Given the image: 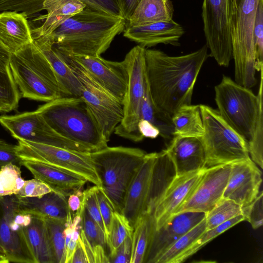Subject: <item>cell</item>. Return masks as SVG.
Here are the masks:
<instances>
[{
  "label": "cell",
  "mask_w": 263,
  "mask_h": 263,
  "mask_svg": "<svg viewBox=\"0 0 263 263\" xmlns=\"http://www.w3.org/2000/svg\"><path fill=\"white\" fill-rule=\"evenodd\" d=\"M36 110L57 133L90 152L107 146L108 141L82 98L60 97L40 106Z\"/></svg>",
  "instance_id": "obj_4"
},
{
  "label": "cell",
  "mask_w": 263,
  "mask_h": 263,
  "mask_svg": "<svg viewBox=\"0 0 263 263\" xmlns=\"http://www.w3.org/2000/svg\"><path fill=\"white\" fill-rule=\"evenodd\" d=\"M82 229L93 251L97 246L107 248L106 235L99 226L90 217L84 208L82 212ZM94 257V256H93Z\"/></svg>",
  "instance_id": "obj_40"
},
{
  "label": "cell",
  "mask_w": 263,
  "mask_h": 263,
  "mask_svg": "<svg viewBox=\"0 0 263 263\" xmlns=\"http://www.w3.org/2000/svg\"><path fill=\"white\" fill-rule=\"evenodd\" d=\"M86 6L79 0H45L43 10L47 14L40 27L31 30L33 39L50 35L66 20L82 11Z\"/></svg>",
  "instance_id": "obj_26"
},
{
  "label": "cell",
  "mask_w": 263,
  "mask_h": 263,
  "mask_svg": "<svg viewBox=\"0 0 263 263\" xmlns=\"http://www.w3.org/2000/svg\"><path fill=\"white\" fill-rule=\"evenodd\" d=\"M23 231L34 263H56L44 219L31 215Z\"/></svg>",
  "instance_id": "obj_28"
},
{
  "label": "cell",
  "mask_w": 263,
  "mask_h": 263,
  "mask_svg": "<svg viewBox=\"0 0 263 263\" xmlns=\"http://www.w3.org/2000/svg\"><path fill=\"white\" fill-rule=\"evenodd\" d=\"M132 236L127 237L109 256V262L130 263L132 255Z\"/></svg>",
  "instance_id": "obj_49"
},
{
  "label": "cell",
  "mask_w": 263,
  "mask_h": 263,
  "mask_svg": "<svg viewBox=\"0 0 263 263\" xmlns=\"http://www.w3.org/2000/svg\"><path fill=\"white\" fill-rule=\"evenodd\" d=\"M206 230L205 218L179 238L162 254L156 263H177L180 256Z\"/></svg>",
  "instance_id": "obj_34"
},
{
  "label": "cell",
  "mask_w": 263,
  "mask_h": 263,
  "mask_svg": "<svg viewBox=\"0 0 263 263\" xmlns=\"http://www.w3.org/2000/svg\"><path fill=\"white\" fill-rule=\"evenodd\" d=\"M16 153L22 160L36 161L76 173L101 187L90 152H81L24 140H17Z\"/></svg>",
  "instance_id": "obj_13"
},
{
  "label": "cell",
  "mask_w": 263,
  "mask_h": 263,
  "mask_svg": "<svg viewBox=\"0 0 263 263\" xmlns=\"http://www.w3.org/2000/svg\"><path fill=\"white\" fill-rule=\"evenodd\" d=\"M253 41L257 71L262 68L263 62V0H259L253 28Z\"/></svg>",
  "instance_id": "obj_42"
},
{
  "label": "cell",
  "mask_w": 263,
  "mask_h": 263,
  "mask_svg": "<svg viewBox=\"0 0 263 263\" xmlns=\"http://www.w3.org/2000/svg\"><path fill=\"white\" fill-rule=\"evenodd\" d=\"M22 159L16 153V145L7 143L0 139V170L9 163L21 165Z\"/></svg>",
  "instance_id": "obj_48"
},
{
  "label": "cell",
  "mask_w": 263,
  "mask_h": 263,
  "mask_svg": "<svg viewBox=\"0 0 263 263\" xmlns=\"http://www.w3.org/2000/svg\"><path fill=\"white\" fill-rule=\"evenodd\" d=\"M231 169V164L206 168L195 189L176 214L186 211L207 213L210 211L223 198Z\"/></svg>",
  "instance_id": "obj_17"
},
{
  "label": "cell",
  "mask_w": 263,
  "mask_h": 263,
  "mask_svg": "<svg viewBox=\"0 0 263 263\" xmlns=\"http://www.w3.org/2000/svg\"><path fill=\"white\" fill-rule=\"evenodd\" d=\"M146 154L138 148L108 146L90 152L101 187L116 211L121 213L127 189Z\"/></svg>",
  "instance_id": "obj_5"
},
{
  "label": "cell",
  "mask_w": 263,
  "mask_h": 263,
  "mask_svg": "<svg viewBox=\"0 0 263 263\" xmlns=\"http://www.w3.org/2000/svg\"><path fill=\"white\" fill-rule=\"evenodd\" d=\"M82 188L75 191L67 197L68 208L71 214L73 213L72 216L78 213L83 206V191H82Z\"/></svg>",
  "instance_id": "obj_50"
},
{
  "label": "cell",
  "mask_w": 263,
  "mask_h": 263,
  "mask_svg": "<svg viewBox=\"0 0 263 263\" xmlns=\"http://www.w3.org/2000/svg\"><path fill=\"white\" fill-rule=\"evenodd\" d=\"M241 214V206L233 200L222 198L206 213V230L216 227Z\"/></svg>",
  "instance_id": "obj_36"
},
{
  "label": "cell",
  "mask_w": 263,
  "mask_h": 263,
  "mask_svg": "<svg viewBox=\"0 0 263 263\" xmlns=\"http://www.w3.org/2000/svg\"><path fill=\"white\" fill-rule=\"evenodd\" d=\"M138 129L144 138H156L160 134L157 128L150 122L142 119L139 121Z\"/></svg>",
  "instance_id": "obj_51"
},
{
  "label": "cell",
  "mask_w": 263,
  "mask_h": 263,
  "mask_svg": "<svg viewBox=\"0 0 263 263\" xmlns=\"http://www.w3.org/2000/svg\"><path fill=\"white\" fill-rule=\"evenodd\" d=\"M89 263L86 252L79 236L70 263Z\"/></svg>",
  "instance_id": "obj_52"
},
{
  "label": "cell",
  "mask_w": 263,
  "mask_h": 263,
  "mask_svg": "<svg viewBox=\"0 0 263 263\" xmlns=\"http://www.w3.org/2000/svg\"><path fill=\"white\" fill-rule=\"evenodd\" d=\"M91 10L111 16L123 17L120 0H79Z\"/></svg>",
  "instance_id": "obj_45"
},
{
  "label": "cell",
  "mask_w": 263,
  "mask_h": 263,
  "mask_svg": "<svg viewBox=\"0 0 263 263\" xmlns=\"http://www.w3.org/2000/svg\"><path fill=\"white\" fill-rule=\"evenodd\" d=\"M174 136L201 137L204 128L199 105H186L172 116Z\"/></svg>",
  "instance_id": "obj_30"
},
{
  "label": "cell",
  "mask_w": 263,
  "mask_h": 263,
  "mask_svg": "<svg viewBox=\"0 0 263 263\" xmlns=\"http://www.w3.org/2000/svg\"><path fill=\"white\" fill-rule=\"evenodd\" d=\"M199 107L204 128L201 138L205 152V168L250 158L247 142L218 111L206 105H199Z\"/></svg>",
  "instance_id": "obj_9"
},
{
  "label": "cell",
  "mask_w": 263,
  "mask_h": 263,
  "mask_svg": "<svg viewBox=\"0 0 263 263\" xmlns=\"http://www.w3.org/2000/svg\"><path fill=\"white\" fill-rule=\"evenodd\" d=\"M97 186L94 185L83 191V204L90 217L99 226L106 235L96 196Z\"/></svg>",
  "instance_id": "obj_44"
},
{
  "label": "cell",
  "mask_w": 263,
  "mask_h": 263,
  "mask_svg": "<svg viewBox=\"0 0 263 263\" xmlns=\"http://www.w3.org/2000/svg\"><path fill=\"white\" fill-rule=\"evenodd\" d=\"M150 122L159 131V135L164 139H172L174 137V127L172 116L159 109L154 105L148 89L147 81L142 100L139 120Z\"/></svg>",
  "instance_id": "obj_31"
},
{
  "label": "cell",
  "mask_w": 263,
  "mask_h": 263,
  "mask_svg": "<svg viewBox=\"0 0 263 263\" xmlns=\"http://www.w3.org/2000/svg\"><path fill=\"white\" fill-rule=\"evenodd\" d=\"M206 215V213L201 212H183L174 215L157 229L153 226L145 262L156 263L162 254L204 219Z\"/></svg>",
  "instance_id": "obj_18"
},
{
  "label": "cell",
  "mask_w": 263,
  "mask_h": 263,
  "mask_svg": "<svg viewBox=\"0 0 263 263\" xmlns=\"http://www.w3.org/2000/svg\"><path fill=\"white\" fill-rule=\"evenodd\" d=\"M33 42L46 57L58 80L63 97H81L82 85L71 67L55 50L49 36L33 39Z\"/></svg>",
  "instance_id": "obj_24"
},
{
  "label": "cell",
  "mask_w": 263,
  "mask_h": 263,
  "mask_svg": "<svg viewBox=\"0 0 263 263\" xmlns=\"http://www.w3.org/2000/svg\"><path fill=\"white\" fill-rule=\"evenodd\" d=\"M19 166L9 163L0 170V197L16 195L24 185Z\"/></svg>",
  "instance_id": "obj_39"
},
{
  "label": "cell",
  "mask_w": 263,
  "mask_h": 263,
  "mask_svg": "<svg viewBox=\"0 0 263 263\" xmlns=\"http://www.w3.org/2000/svg\"><path fill=\"white\" fill-rule=\"evenodd\" d=\"M123 35L144 48L159 44L179 46L184 33L183 27L173 19L149 24L125 26Z\"/></svg>",
  "instance_id": "obj_23"
},
{
  "label": "cell",
  "mask_w": 263,
  "mask_h": 263,
  "mask_svg": "<svg viewBox=\"0 0 263 263\" xmlns=\"http://www.w3.org/2000/svg\"><path fill=\"white\" fill-rule=\"evenodd\" d=\"M9 262L5 255L0 252V263H8Z\"/></svg>",
  "instance_id": "obj_55"
},
{
  "label": "cell",
  "mask_w": 263,
  "mask_h": 263,
  "mask_svg": "<svg viewBox=\"0 0 263 263\" xmlns=\"http://www.w3.org/2000/svg\"><path fill=\"white\" fill-rule=\"evenodd\" d=\"M96 196L101 215L105 228L107 238L112 214L115 210L110 201L101 187H97Z\"/></svg>",
  "instance_id": "obj_47"
},
{
  "label": "cell",
  "mask_w": 263,
  "mask_h": 263,
  "mask_svg": "<svg viewBox=\"0 0 263 263\" xmlns=\"http://www.w3.org/2000/svg\"><path fill=\"white\" fill-rule=\"evenodd\" d=\"M54 47L81 82V98L86 102L104 137L109 141L116 127L123 118V103L96 82L77 62Z\"/></svg>",
  "instance_id": "obj_11"
},
{
  "label": "cell",
  "mask_w": 263,
  "mask_h": 263,
  "mask_svg": "<svg viewBox=\"0 0 263 263\" xmlns=\"http://www.w3.org/2000/svg\"><path fill=\"white\" fill-rule=\"evenodd\" d=\"M133 228L128 220L121 213L115 211L106 238L109 255H111L128 236H132Z\"/></svg>",
  "instance_id": "obj_35"
},
{
  "label": "cell",
  "mask_w": 263,
  "mask_h": 263,
  "mask_svg": "<svg viewBox=\"0 0 263 263\" xmlns=\"http://www.w3.org/2000/svg\"><path fill=\"white\" fill-rule=\"evenodd\" d=\"M259 0H235L231 23L235 81L247 88L257 82L253 28Z\"/></svg>",
  "instance_id": "obj_8"
},
{
  "label": "cell",
  "mask_w": 263,
  "mask_h": 263,
  "mask_svg": "<svg viewBox=\"0 0 263 263\" xmlns=\"http://www.w3.org/2000/svg\"><path fill=\"white\" fill-rule=\"evenodd\" d=\"M171 0H140L126 21L125 26H137L173 19Z\"/></svg>",
  "instance_id": "obj_29"
},
{
  "label": "cell",
  "mask_w": 263,
  "mask_h": 263,
  "mask_svg": "<svg viewBox=\"0 0 263 263\" xmlns=\"http://www.w3.org/2000/svg\"><path fill=\"white\" fill-rule=\"evenodd\" d=\"M262 195L261 191L253 201L247 205L242 207V215L245 220L248 221L254 229L262 226Z\"/></svg>",
  "instance_id": "obj_43"
},
{
  "label": "cell",
  "mask_w": 263,
  "mask_h": 263,
  "mask_svg": "<svg viewBox=\"0 0 263 263\" xmlns=\"http://www.w3.org/2000/svg\"><path fill=\"white\" fill-rule=\"evenodd\" d=\"M153 216L142 217L133 229L130 263H144L152 231Z\"/></svg>",
  "instance_id": "obj_33"
},
{
  "label": "cell",
  "mask_w": 263,
  "mask_h": 263,
  "mask_svg": "<svg viewBox=\"0 0 263 263\" xmlns=\"http://www.w3.org/2000/svg\"><path fill=\"white\" fill-rule=\"evenodd\" d=\"M126 21L85 7L48 35L58 49L71 54L100 56L116 35L124 31Z\"/></svg>",
  "instance_id": "obj_2"
},
{
  "label": "cell",
  "mask_w": 263,
  "mask_h": 263,
  "mask_svg": "<svg viewBox=\"0 0 263 263\" xmlns=\"http://www.w3.org/2000/svg\"><path fill=\"white\" fill-rule=\"evenodd\" d=\"M0 252L3 253L5 254L3 249L2 248V247L0 246Z\"/></svg>",
  "instance_id": "obj_56"
},
{
  "label": "cell",
  "mask_w": 263,
  "mask_h": 263,
  "mask_svg": "<svg viewBox=\"0 0 263 263\" xmlns=\"http://www.w3.org/2000/svg\"><path fill=\"white\" fill-rule=\"evenodd\" d=\"M0 246L9 262L34 263L23 229L31 215L21 211L15 195L0 197Z\"/></svg>",
  "instance_id": "obj_14"
},
{
  "label": "cell",
  "mask_w": 263,
  "mask_h": 263,
  "mask_svg": "<svg viewBox=\"0 0 263 263\" xmlns=\"http://www.w3.org/2000/svg\"><path fill=\"white\" fill-rule=\"evenodd\" d=\"M0 124L17 140L90 152L83 146L57 133L36 110L0 116Z\"/></svg>",
  "instance_id": "obj_15"
},
{
  "label": "cell",
  "mask_w": 263,
  "mask_h": 263,
  "mask_svg": "<svg viewBox=\"0 0 263 263\" xmlns=\"http://www.w3.org/2000/svg\"><path fill=\"white\" fill-rule=\"evenodd\" d=\"M21 98L9 60L0 59V113L16 110Z\"/></svg>",
  "instance_id": "obj_32"
},
{
  "label": "cell",
  "mask_w": 263,
  "mask_h": 263,
  "mask_svg": "<svg viewBox=\"0 0 263 263\" xmlns=\"http://www.w3.org/2000/svg\"><path fill=\"white\" fill-rule=\"evenodd\" d=\"M257 95L231 78L223 76L215 87L217 111L227 124L248 143L252 140L257 121L262 112V68Z\"/></svg>",
  "instance_id": "obj_7"
},
{
  "label": "cell",
  "mask_w": 263,
  "mask_h": 263,
  "mask_svg": "<svg viewBox=\"0 0 263 263\" xmlns=\"http://www.w3.org/2000/svg\"><path fill=\"white\" fill-rule=\"evenodd\" d=\"M21 165L26 167L34 178L44 182L52 191L66 198L88 182L76 173L39 161L22 160Z\"/></svg>",
  "instance_id": "obj_22"
},
{
  "label": "cell",
  "mask_w": 263,
  "mask_h": 263,
  "mask_svg": "<svg viewBox=\"0 0 263 263\" xmlns=\"http://www.w3.org/2000/svg\"><path fill=\"white\" fill-rule=\"evenodd\" d=\"M166 151L174 165L176 176L205 168V152L201 137L174 136Z\"/></svg>",
  "instance_id": "obj_21"
},
{
  "label": "cell",
  "mask_w": 263,
  "mask_h": 263,
  "mask_svg": "<svg viewBox=\"0 0 263 263\" xmlns=\"http://www.w3.org/2000/svg\"><path fill=\"white\" fill-rule=\"evenodd\" d=\"M17 199L21 211L43 219L66 220L70 212L67 198L54 191L41 197H17Z\"/></svg>",
  "instance_id": "obj_27"
},
{
  "label": "cell",
  "mask_w": 263,
  "mask_h": 263,
  "mask_svg": "<svg viewBox=\"0 0 263 263\" xmlns=\"http://www.w3.org/2000/svg\"><path fill=\"white\" fill-rule=\"evenodd\" d=\"M51 191L52 189L47 184L34 178L25 180L22 188L15 195L17 198L41 197Z\"/></svg>",
  "instance_id": "obj_46"
},
{
  "label": "cell",
  "mask_w": 263,
  "mask_h": 263,
  "mask_svg": "<svg viewBox=\"0 0 263 263\" xmlns=\"http://www.w3.org/2000/svg\"><path fill=\"white\" fill-rule=\"evenodd\" d=\"M9 62L21 97L46 102L62 97L51 65L33 41L11 53Z\"/></svg>",
  "instance_id": "obj_6"
},
{
  "label": "cell",
  "mask_w": 263,
  "mask_h": 263,
  "mask_svg": "<svg viewBox=\"0 0 263 263\" xmlns=\"http://www.w3.org/2000/svg\"><path fill=\"white\" fill-rule=\"evenodd\" d=\"M205 168L176 176L173 179L153 213L155 229L167 222L188 199L201 180Z\"/></svg>",
  "instance_id": "obj_20"
},
{
  "label": "cell",
  "mask_w": 263,
  "mask_h": 263,
  "mask_svg": "<svg viewBox=\"0 0 263 263\" xmlns=\"http://www.w3.org/2000/svg\"><path fill=\"white\" fill-rule=\"evenodd\" d=\"M45 0H0V11H13L27 17L43 10Z\"/></svg>",
  "instance_id": "obj_41"
},
{
  "label": "cell",
  "mask_w": 263,
  "mask_h": 263,
  "mask_svg": "<svg viewBox=\"0 0 263 263\" xmlns=\"http://www.w3.org/2000/svg\"><path fill=\"white\" fill-rule=\"evenodd\" d=\"M33 41L31 28L23 13L13 11L0 13V43L10 54Z\"/></svg>",
  "instance_id": "obj_25"
},
{
  "label": "cell",
  "mask_w": 263,
  "mask_h": 263,
  "mask_svg": "<svg viewBox=\"0 0 263 263\" xmlns=\"http://www.w3.org/2000/svg\"><path fill=\"white\" fill-rule=\"evenodd\" d=\"M120 1L122 5L124 18L126 21L133 12L140 0H120Z\"/></svg>",
  "instance_id": "obj_53"
},
{
  "label": "cell",
  "mask_w": 263,
  "mask_h": 263,
  "mask_svg": "<svg viewBox=\"0 0 263 263\" xmlns=\"http://www.w3.org/2000/svg\"><path fill=\"white\" fill-rule=\"evenodd\" d=\"M235 0H203L201 16L206 45L221 66L233 59L231 23Z\"/></svg>",
  "instance_id": "obj_12"
},
{
  "label": "cell",
  "mask_w": 263,
  "mask_h": 263,
  "mask_svg": "<svg viewBox=\"0 0 263 263\" xmlns=\"http://www.w3.org/2000/svg\"><path fill=\"white\" fill-rule=\"evenodd\" d=\"M208 49L205 45L195 51L179 56L145 49L146 79L157 108L172 116L181 107L191 104L195 84L209 56Z\"/></svg>",
  "instance_id": "obj_1"
},
{
  "label": "cell",
  "mask_w": 263,
  "mask_h": 263,
  "mask_svg": "<svg viewBox=\"0 0 263 263\" xmlns=\"http://www.w3.org/2000/svg\"><path fill=\"white\" fill-rule=\"evenodd\" d=\"M261 183V172L251 158L231 163L223 198L246 206L258 196Z\"/></svg>",
  "instance_id": "obj_19"
},
{
  "label": "cell",
  "mask_w": 263,
  "mask_h": 263,
  "mask_svg": "<svg viewBox=\"0 0 263 263\" xmlns=\"http://www.w3.org/2000/svg\"><path fill=\"white\" fill-rule=\"evenodd\" d=\"M64 53L77 62L96 82L123 103L128 84V73L123 61H108L100 55L91 57Z\"/></svg>",
  "instance_id": "obj_16"
},
{
  "label": "cell",
  "mask_w": 263,
  "mask_h": 263,
  "mask_svg": "<svg viewBox=\"0 0 263 263\" xmlns=\"http://www.w3.org/2000/svg\"><path fill=\"white\" fill-rule=\"evenodd\" d=\"M10 53L0 43V59L9 60Z\"/></svg>",
  "instance_id": "obj_54"
},
{
  "label": "cell",
  "mask_w": 263,
  "mask_h": 263,
  "mask_svg": "<svg viewBox=\"0 0 263 263\" xmlns=\"http://www.w3.org/2000/svg\"><path fill=\"white\" fill-rule=\"evenodd\" d=\"M244 217L239 215L230 220L212 229L206 230L198 239L193 243L179 258L177 263L184 261L187 258L197 252L208 242L219 236L224 231L242 221H244Z\"/></svg>",
  "instance_id": "obj_38"
},
{
  "label": "cell",
  "mask_w": 263,
  "mask_h": 263,
  "mask_svg": "<svg viewBox=\"0 0 263 263\" xmlns=\"http://www.w3.org/2000/svg\"><path fill=\"white\" fill-rule=\"evenodd\" d=\"M145 48L137 45L126 54L123 60L128 73V84L123 105L124 116L114 130L118 136L134 142L144 137L138 129L140 110L146 84Z\"/></svg>",
  "instance_id": "obj_10"
},
{
  "label": "cell",
  "mask_w": 263,
  "mask_h": 263,
  "mask_svg": "<svg viewBox=\"0 0 263 263\" xmlns=\"http://www.w3.org/2000/svg\"><path fill=\"white\" fill-rule=\"evenodd\" d=\"M175 177L174 165L166 149L146 154L127 189L121 211L133 229L142 217L153 216Z\"/></svg>",
  "instance_id": "obj_3"
},
{
  "label": "cell",
  "mask_w": 263,
  "mask_h": 263,
  "mask_svg": "<svg viewBox=\"0 0 263 263\" xmlns=\"http://www.w3.org/2000/svg\"><path fill=\"white\" fill-rule=\"evenodd\" d=\"M1 206H0V218H1Z\"/></svg>",
  "instance_id": "obj_57"
},
{
  "label": "cell",
  "mask_w": 263,
  "mask_h": 263,
  "mask_svg": "<svg viewBox=\"0 0 263 263\" xmlns=\"http://www.w3.org/2000/svg\"><path fill=\"white\" fill-rule=\"evenodd\" d=\"M45 220L50 244L56 263H65V236L64 230L66 220L46 218Z\"/></svg>",
  "instance_id": "obj_37"
}]
</instances>
